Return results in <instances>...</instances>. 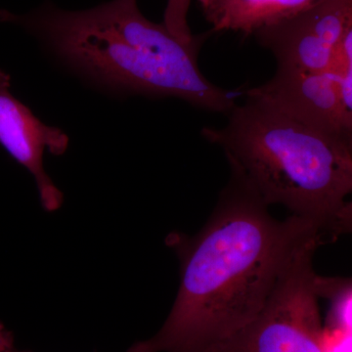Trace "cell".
Masks as SVG:
<instances>
[{"instance_id":"cell-7","label":"cell","mask_w":352,"mask_h":352,"mask_svg":"<svg viewBox=\"0 0 352 352\" xmlns=\"http://www.w3.org/2000/svg\"><path fill=\"white\" fill-rule=\"evenodd\" d=\"M10 76L0 71V145L34 176L39 200L46 212H56L64 195L43 166L44 152L62 156L69 138L61 129L46 126L10 91Z\"/></svg>"},{"instance_id":"cell-3","label":"cell","mask_w":352,"mask_h":352,"mask_svg":"<svg viewBox=\"0 0 352 352\" xmlns=\"http://www.w3.org/2000/svg\"><path fill=\"white\" fill-rule=\"evenodd\" d=\"M228 117L226 126L204 127L201 135L221 148L230 168L268 207L283 206L314 222L327 243L351 232L352 141L315 131L250 98Z\"/></svg>"},{"instance_id":"cell-10","label":"cell","mask_w":352,"mask_h":352,"mask_svg":"<svg viewBox=\"0 0 352 352\" xmlns=\"http://www.w3.org/2000/svg\"><path fill=\"white\" fill-rule=\"evenodd\" d=\"M0 352H30L18 349L12 331L7 329L1 322H0Z\"/></svg>"},{"instance_id":"cell-1","label":"cell","mask_w":352,"mask_h":352,"mask_svg":"<svg viewBox=\"0 0 352 352\" xmlns=\"http://www.w3.org/2000/svg\"><path fill=\"white\" fill-rule=\"evenodd\" d=\"M230 170L200 232L166 236L180 263L177 296L159 332L126 352L212 351L258 316L296 248L322 236L309 220L273 217L251 183Z\"/></svg>"},{"instance_id":"cell-2","label":"cell","mask_w":352,"mask_h":352,"mask_svg":"<svg viewBox=\"0 0 352 352\" xmlns=\"http://www.w3.org/2000/svg\"><path fill=\"white\" fill-rule=\"evenodd\" d=\"M0 22L36 32L73 68L119 91L175 97L227 115L245 94L217 87L199 68L201 47L212 32L185 43L164 23L147 19L138 0H112L82 11L44 6L27 15L0 10Z\"/></svg>"},{"instance_id":"cell-4","label":"cell","mask_w":352,"mask_h":352,"mask_svg":"<svg viewBox=\"0 0 352 352\" xmlns=\"http://www.w3.org/2000/svg\"><path fill=\"white\" fill-rule=\"evenodd\" d=\"M320 234L303 241L280 273L258 316L210 352H327L314 256Z\"/></svg>"},{"instance_id":"cell-8","label":"cell","mask_w":352,"mask_h":352,"mask_svg":"<svg viewBox=\"0 0 352 352\" xmlns=\"http://www.w3.org/2000/svg\"><path fill=\"white\" fill-rule=\"evenodd\" d=\"M319 0H198L212 32H240L245 38L302 12Z\"/></svg>"},{"instance_id":"cell-9","label":"cell","mask_w":352,"mask_h":352,"mask_svg":"<svg viewBox=\"0 0 352 352\" xmlns=\"http://www.w3.org/2000/svg\"><path fill=\"white\" fill-rule=\"evenodd\" d=\"M191 0H168L164 15V25L175 38L185 43L193 41L188 25V12Z\"/></svg>"},{"instance_id":"cell-5","label":"cell","mask_w":352,"mask_h":352,"mask_svg":"<svg viewBox=\"0 0 352 352\" xmlns=\"http://www.w3.org/2000/svg\"><path fill=\"white\" fill-rule=\"evenodd\" d=\"M351 28L352 0H319L254 36L272 53L277 69L326 72L332 69L340 39Z\"/></svg>"},{"instance_id":"cell-6","label":"cell","mask_w":352,"mask_h":352,"mask_svg":"<svg viewBox=\"0 0 352 352\" xmlns=\"http://www.w3.org/2000/svg\"><path fill=\"white\" fill-rule=\"evenodd\" d=\"M245 98L266 104L310 129L352 141V122L342 113L333 69L298 72L277 69L267 82L245 91Z\"/></svg>"}]
</instances>
